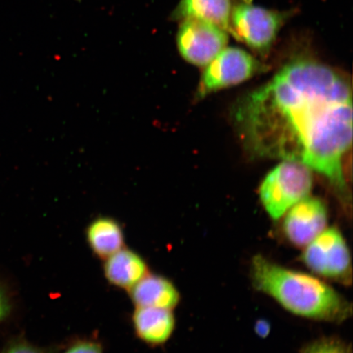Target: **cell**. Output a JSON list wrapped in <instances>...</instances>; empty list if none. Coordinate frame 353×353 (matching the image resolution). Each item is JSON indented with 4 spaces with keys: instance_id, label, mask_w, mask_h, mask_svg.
Listing matches in <instances>:
<instances>
[{
    "instance_id": "cell-3",
    "label": "cell",
    "mask_w": 353,
    "mask_h": 353,
    "mask_svg": "<svg viewBox=\"0 0 353 353\" xmlns=\"http://www.w3.org/2000/svg\"><path fill=\"white\" fill-rule=\"evenodd\" d=\"M312 188L311 169L301 163H281L269 173L260 187L265 210L272 219L283 217L291 207L307 197Z\"/></svg>"
},
{
    "instance_id": "cell-8",
    "label": "cell",
    "mask_w": 353,
    "mask_h": 353,
    "mask_svg": "<svg viewBox=\"0 0 353 353\" xmlns=\"http://www.w3.org/2000/svg\"><path fill=\"white\" fill-rule=\"evenodd\" d=\"M283 231L287 240L304 248L327 226V209L320 199L306 197L286 212Z\"/></svg>"
},
{
    "instance_id": "cell-5",
    "label": "cell",
    "mask_w": 353,
    "mask_h": 353,
    "mask_svg": "<svg viewBox=\"0 0 353 353\" xmlns=\"http://www.w3.org/2000/svg\"><path fill=\"white\" fill-rule=\"evenodd\" d=\"M302 262L314 274L350 285L352 265L350 248L343 234L335 228H325L304 247Z\"/></svg>"
},
{
    "instance_id": "cell-1",
    "label": "cell",
    "mask_w": 353,
    "mask_h": 353,
    "mask_svg": "<svg viewBox=\"0 0 353 353\" xmlns=\"http://www.w3.org/2000/svg\"><path fill=\"white\" fill-rule=\"evenodd\" d=\"M232 118L254 157L301 163L345 191L343 158L352 145V96L337 70L303 57L290 61L238 100Z\"/></svg>"
},
{
    "instance_id": "cell-11",
    "label": "cell",
    "mask_w": 353,
    "mask_h": 353,
    "mask_svg": "<svg viewBox=\"0 0 353 353\" xmlns=\"http://www.w3.org/2000/svg\"><path fill=\"white\" fill-rule=\"evenodd\" d=\"M135 307L165 308L173 310L180 302V293L167 277L148 274L128 291Z\"/></svg>"
},
{
    "instance_id": "cell-9",
    "label": "cell",
    "mask_w": 353,
    "mask_h": 353,
    "mask_svg": "<svg viewBox=\"0 0 353 353\" xmlns=\"http://www.w3.org/2000/svg\"><path fill=\"white\" fill-rule=\"evenodd\" d=\"M132 325L141 341L150 346H160L173 335L176 320L170 309L135 307Z\"/></svg>"
},
{
    "instance_id": "cell-4",
    "label": "cell",
    "mask_w": 353,
    "mask_h": 353,
    "mask_svg": "<svg viewBox=\"0 0 353 353\" xmlns=\"http://www.w3.org/2000/svg\"><path fill=\"white\" fill-rule=\"evenodd\" d=\"M288 16V12L267 10L248 0H237L228 33L251 50L265 54L270 50Z\"/></svg>"
},
{
    "instance_id": "cell-15",
    "label": "cell",
    "mask_w": 353,
    "mask_h": 353,
    "mask_svg": "<svg viewBox=\"0 0 353 353\" xmlns=\"http://www.w3.org/2000/svg\"><path fill=\"white\" fill-rule=\"evenodd\" d=\"M63 353H104L103 347L94 339H81L70 344Z\"/></svg>"
},
{
    "instance_id": "cell-10",
    "label": "cell",
    "mask_w": 353,
    "mask_h": 353,
    "mask_svg": "<svg viewBox=\"0 0 353 353\" xmlns=\"http://www.w3.org/2000/svg\"><path fill=\"white\" fill-rule=\"evenodd\" d=\"M149 272L148 264L143 256L125 246L104 260L105 280L119 289L129 291Z\"/></svg>"
},
{
    "instance_id": "cell-6",
    "label": "cell",
    "mask_w": 353,
    "mask_h": 353,
    "mask_svg": "<svg viewBox=\"0 0 353 353\" xmlns=\"http://www.w3.org/2000/svg\"><path fill=\"white\" fill-rule=\"evenodd\" d=\"M253 55L241 48L226 47L205 66L197 90V98L239 85L261 70Z\"/></svg>"
},
{
    "instance_id": "cell-7",
    "label": "cell",
    "mask_w": 353,
    "mask_h": 353,
    "mask_svg": "<svg viewBox=\"0 0 353 353\" xmlns=\"http://www.w3.org/2000/svg\"><path fill=\"white\" fill-rule=\"evenodd\" d=\"M228 34L210 22L196 19H184L176 34V46L185 61L205 68L226 48Z\"/></svg>"
},
{
    "instance_id": "cell-14",
    "label": "cell",
    "mask_w": 353,
    "mask_h": 353,
    "mask_svg": "<svg viewBox=\"0 0 353 353\" xmlns=\"http://www.w3.org/2000/svg\"><path fill=\"white\" fill-rule=\"evenodd\" d=\"M301 353H352V350L350 346L339 339L325 337L307 343Z\"/></svg>"
},
{
    "instance_id": "cell-2",
    "label": "cell",
    "mask_w": 353,
    "mask_h": 353,
    "mask_svg": "<svg viewBox=\"0 0 353 353\" xmlns=\"http://www.w3.org/2000/svg\"><path fill=\"white\" fill-rule=\"evenodd\" d=\"M250 275L256 290L294 315L313 321L341 323L352 314V304L319 277L281 266L255 255Z\"/></svg>"
},
{
    "instance_id": "cell-13",
    "label": "cell",
    "mask_w": 353,
    "mask_h": 353,
    "mask_svg": "<svg viewBox=\"0 0 353 353\" xmlns=\"http://www.w3.org/2000/svg\"><path fill=\"white\" fill-rule=\"evenodd\" d=\"M237 0H181L173 12L175 20L188 19L210 22L228 33L234 4Z\"/></svg>"
},
{
    "instance_id": "cell-12",
    "label": "cell",
    "mask_w": 353,
    "mask_h": 353,
    "mask_svg": "<svg viewBox=\"0 0 353 353\" xmlns=\"http://www.w3.org/2000/svg\"><path fill=\"white\" fill-rule=\"evenodd\" d=\"M85 237L92 254L103 260L125 246V235L122 225L108 216L92 220L88 225Z\"/></svg>"
},
{
    "instance_id": "cell-17",
    "label": "cell",
    "mask_w": 353,
    "mask_h": 353,
    "mask_svg": "<svg viewBox=\"0 0 353 353\" xmlns=\"http://www.w3.org/2000/svg\"><path fill=\"white\" fill-rule=\"evenodd\" d=\"M12 310V301L10 294L1 283H0V323L10 316Z\"/></svg>"
},
{
    "instance_id": "cell-16",
    "label": "cell",
    "mask_w": 353,
    "mask_h": 353,
    "mask_svg": "<svg viewBox=\"0 0 353 353\" xmlns=\"http://www.w3.org/2000/svg\"><path fill=\"white\" fill-rule=\"evenodd\" d=\"M1 353H48L42 347L34 345L26 339H17L3 348Z\"/></svg>"
}]
</instances>
